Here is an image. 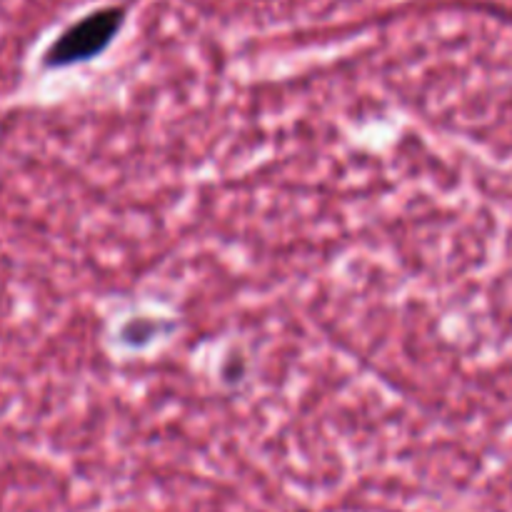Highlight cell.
Instances as JSON below:
<instances>
[{
  "instance_id": "1",
  "label": "cell",
  "mask_w": 512,
  "mask_h": 512,
  "mask_svg": "<svg viewBox=\"0 0 512 512\" xmlns=\"http://www.w3.org/2000/svg\"><path fill=\"white\" fill-rule=\"evenodd\" d=\"M125 20H128V10L123 5H105V8L83 15L80 20L70 23L48 45L43 55V65H48V68H68V65L88 63V60L98 58L118 38Z\"/></svg>"
}]
</instances>
